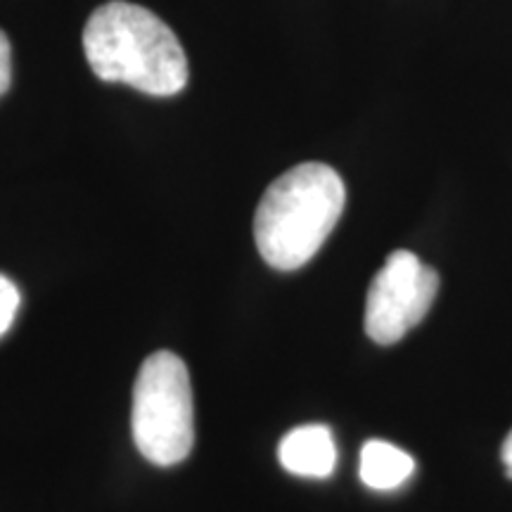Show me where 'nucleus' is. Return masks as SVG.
Returning <instances> with one entry per match:
<instances>
[{"label": "nucleus", "instance_id": "obj_1", "mask_svg": "<svg viewBox=\"0 0 512 512\" xmlns=\"http://www.w3.org/2000/svg\"><path fill=\"white\" fill-rule=\"evenodd\" d=\"M86 60L100 81L126 83L155 98L188 86V57L169 24L143 5L110 0L83 29Z\"/></svg>", "mask_w": 512, "mask_h": 512}, {"label": "nucleus", "instance_id": "obj_2", "mask_svg": "<svg viewBox=\"0 0 512 512\" xmlns=\"http://www.w3.org/2000/svg\"><path fill=\"white\" fill-rule=\"evenodd\" d=\"M347 202L342 176L328 164L306 162L275 178L254 214L259 254L275 271L309 264L335 230Z\"/></svg>", "mask_w": 512, "mask_h": 512}, {"label": "nucleus", "instance_id": "obj_3", "mask_svg": "<svg viewBox=\"0 0 512 512\" xmlns=\"http://www.w3.org/2000/svg\"><path fill=\"white\" fill-rule=\"evenodd\" d=\"M133 441L150 463H183L195 444V411L185 363L171 351L147 356L133 387Z\"/></svg>", "mask_w": 512, "mask_h": 512}, {"label": "nucleus", "instance_id": "obj_4", "mask_svg": "<svg viewBox=\"0 0 512 512\" xmlns=\"http://www.w3.org/2000/svg\"><path fill=\"white\" fill-rule=\"evenodd\" d=\"M439 292V273L408 249L389 254L370 283L366 332L377 344H396L422 323Z\"/></svg>", "mask_w": 512, "mask_h": 512}, {"label": "nucleus", "instance_id": "obj_5", "mask_svg": "<svg viewBox=\"0 0 512 512\" xmlns=\"http://www.w3.org/2000/svg\"><path fill=\"white\" fill-rule=\"evenodd\" d=\"M280 465L297 477L325 479L337 467V446L328 425H302L278 446Z\"/></svg>", "mask_w": 512, "mask_h": 512}, {"label": "nucleus", "instance_id": "obj_6", "mask_svg": "<svg viewBox=\"0 0 512 512\" xmlns=\"http://www.w3.org/2000/svg\"><path fill=\"white\" fill-rule=\"evenodd\" d=\"M415 460L389 441H366L361 448L358 475L361 482L375 491H392L413 475Z\"/></svg>", "mask_w": 512, "mask_h": 512}, {"label": "nucleus", "instance_id": "obj_7", "mask_svg": "<svg viewBox=\"0 0 512 512\" xmlns=\"http://www.w3.org/2000/svg\"><path fill=\"white\" fill-rule=\"evenodd\" d=\"M19 302H22V297H19L17 285L0 273V337L15 323Z\"/></svg>", "mask_w": 512, "mask_h": 512}, {"label": "nucleus", "instance_id": "obj_8", "mask_svg": "<svg viewBox=\"0 0 512 512\" xmlns=\"http://www.w3.org/2000/svg\"><path fill=\"white\" fill-rule=\"evenodd\" d=\"M12 83V48L5 31H0V95L10 88Z\"/></svg>", "mask_w": 512, "mask_h": 512}, {"label": "nucleus", "instance_id": "obj_9", "mask_svg": "<svg viewBox=\"0 0 512 512\" xmlns=\"http://www.w3.org/2000/svg\"><path fill=\"white\" fill-rule=\"evenodd\" d=\"M501 458H503L505 467H508V477H512V430H510V434H508V437H505V441H503Z\"/></svg>", "mask_w": 512, "mask_h": 512}]
</instances>
